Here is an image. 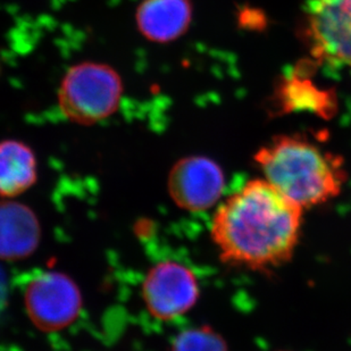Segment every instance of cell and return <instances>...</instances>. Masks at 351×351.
<instances>
[{"label": "cell", "mask_w": 351, "mask_h": 351, "mask_svg": "<svg viewBox=\"0 0 351 351\" xmlns=\"http://www.w3.org/2000/svg\"><path fill=\"white\" fill-rule=\"evenodd\" d=\"M302 206L265 179L252 180L216 210L212 240L228 265L269 271L288 263L302 233Z\"/></svg>", "instance_id": "6da1fadb"}, {"label": "cell", "mask_w": 351, "mask_h": 351, "mask_svg": "<svg viewBox=\"0 0 351 351\" xmlns=\"http://www.w3.org/2000/svg\"><path fill=\"white\" fill-rule=\"evenodd\" d=\"M255 162L266 181L304 209L338 197L346 182L343 162L300 136H275Z\"/></svg>", "instance_id": "7a4b0ae2"}, {"label": "cell", "mask_w": 351, "mask_h": 351, "mask_svg": "<svg viewBox=\"0 0 351 351\" xmlns=\"http://www.w3.org/2000/svg\"><path fill=\"white\" fill-rule=\"evenodd\" d=\"M122 91L119 74L106 64H77L64 75L60 89V108L74 122H100L115 113Z\"/></svg>", "instance_id": "3957f363"}, {"label": "cell", "mask_w": 351, "mask_h": 351, "mask_svg": "<svg viewBox=\"0 0 351 351\" xmlns=\"http://www.w3.org/2000/svg\"><path fill=\"white\" fill-rule=\"evenodd\" d=\"M27 314L40 330L60 331L72 324L82 308V298L72 278L60 272H43L24 291Z\"/></svg>", "instance_id": "277c9868"}, {"label": "cell", "mask_w": 351, "mask_h": 351, "mask_svg": "<svg viewBox=\"0 0 351 351\" xmlns=\"http://www.w3.org/2000/svg\"><path fill=\"white\" fill-rule=\"evenodd\" d=\"M306 36L316 58L351 69V0H309Z\"/></svg>", "instance_id": "5b68a950"}, {"label": "cell", "mask_w": 351, "mask_h": 351, "mask_svg": "<svg viewBox=\"0 0 351 351\" xmlns=\"http://www.w3.org/2000/svg\"><path fill=\"white\" fill-rule=\"evenodd\" d=\"M143 299L148 312L171 321L189 312L199 298V285L191 269L173 261L153 266L143 280Z\"/></svg>", "instance_id": "8992f818"}, {"label": "cell", "mask_w": 351, "mask_h": 351, "mask_svg": "<svg viewBox=\"0 0 351 351\" xmlns=\"http://www.w3.org/2000/svg\"><path fill=\"white\" fill-rule=\"evenodd\" d=\"M226 186L222 169L212 159L190 156L173 166L167 189L174 204L188 212H202L215 205Z\"/></svg>", "instance_id": "52a82bcc"}, {"label": "cell", "mask_w": 351, "mask_h": 351, "mask_svg": "<svg viewBox=\"0 0 351 351\" xmlns=\"http://www.w3.org/2000/svg\"><path fill=\"white\" fill-rule=\"evenodd\" d=\"M41 228L32 209L14 200L0 202V261H20L32 255Z\"/></svg>", "instance_id": "ba28073f"}, {"label": "cell", "mask_w": 351, "mask_h": 351, "mask_svg": "<svg viewBox=\"0 0 351 351\" xmlns=\"http://www.w3.org/2000/svg\"><path fill=\"white\" fill-rule=\"evenodd\" d=\"M191 17L190 0H143L136 10V22L146 39L167 43L186 34Z\"/></svg>", "instance_id": "9c48e42d"}, {"label": "cell", "mask_w": 351, "mask_h": 351, "mask_svg": "<svg viewBox=\"0 0 351 351\" xmlns=\"http://www.w3.org/2000/svg\"><path fill=\"white\" fill-rule=\"evenodd\" d=\"M37 159L34 150L17 140L0 143V197L22 195L37 181Z\"/></svg>", "instance_id": "30bf717a"}, {"label": "cell", "mask_w": 351, "mask_h": 351, "mask_svg": "<svg viewBox=\"0 0 351 351\" xmlns=\"http://www.w3.org/2000/svg\"><path fill=\"white\" fill-rule=\"evenodd\" d=\"M172 351H229L222 335L209 326L181 332L172 343Z\"/></svg>", "instance_id": "8fae6325"}, {"label": "cell", "mask_w": 351, "mask_h": 351, "mask_svg": "<svg viewBox=\"0 0 351 351\" xmlns=\"http://www.w3.org/2000/svg\"><path fill=\"white\" fill-rule=\"evenodd\" d=\"M7 302V280L0 269V314L3 312Z\"/></svg>", "instance_id": "7c38bea8"}]
</instances>
